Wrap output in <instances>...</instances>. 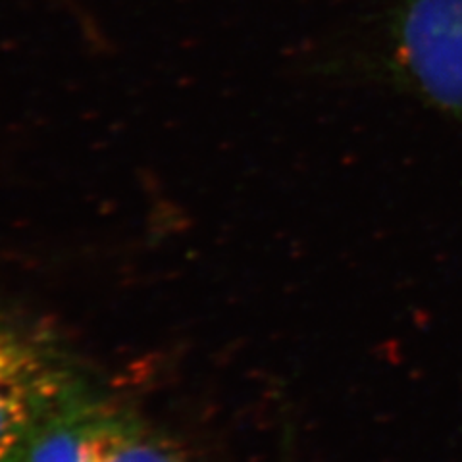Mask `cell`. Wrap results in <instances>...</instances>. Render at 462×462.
<instances>
[{
    "label": "cell",
    "mask_w": 462,
    "mask_h": 462,
    "mask_svg": "<svg viewBox=\"0 0 462 462\" xmlns=\"http://www.w3.org/2000/svg\"><path fill=\"white\" fill-rule=\"evenodd\" d=\"M98 462H189L180 447L139 416L116 411Z\"/></svg>",
    "instance_id": "4"
},
{
    "label": "cell",
    "mask_w": 462,
    "mask_h": 462,
    "mask_svg": "<svg viewBox=\"0 0 462 462\" xmlns=\"http://www.w3.org/2000/svg\"><path fill=\"white\" fill-rule=\"evenodd\" d=\"M93 389L47 328L0 309V462H27L51 418Z\"/></svg>",
    "instance_id": "1"
},
{
    "label": "cell",
    "mask_w": 462,
    "mask_h": 462,
    "mask_svg": "<svg viewBox=\"0 0 462 462\" xmlns=\"http://www.w3.org/2000/svg\"><path fill=\"white\" fill-rule=\"evenodd\" d=\"M116 411L98 389L71 401L39 431L27 462H98Z\"/></svg>",
    "instance_id": "3"
},
{
    "label": "cell",
    "mask_w": 462,
    "mask_h": 462,
    "mask_svg": "<svg viewBox=\"0 0 462 462\" xmlns=\"http://www.w3.org/2000/svg\"><path fill=\"white\" fill-rule=\"evenodd\" d=\"M380 58L389 81L462 125V0H393Z\"/></svg>",
    "instance_id": "2"
}]
</instances>
